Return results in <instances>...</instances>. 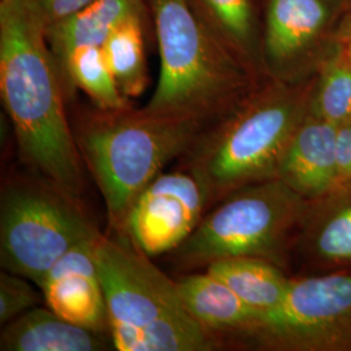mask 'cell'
<instances>
[{
    "mask_svg": "<svg viewBox=\"0 0 351 351\" xmlns=\"http://www.w3.org/2000/svg\"><path fill=\"white\" fill-rule=\"evenodd\" d=\"M176 282L189 314L219 339H239L261 313L241 301L232 289L207 271L178 277Z\"/></svg>",
    "mask_w": 351,
    "mask_h": 351,
    "instance_id": "9a60e30c",
    "label": "cell"
},
{
    "mask_svg": "<svg viewBox=\"0 0 351 351\" xmlns=\"http://www.w3.org/2000/svg\"><path fill=\"white\" fill-rule=\"evenodd\" d=\"M147 12L145 0H94L46 29L47 43L60 75L73 52L85 47H101L113 30L129 17Z\"/></svg>",
    "mask_w": 351,
    "mask_h": 351,
    "instance_id": "2e32d148",
    "label": "cell"
},
{
    "mask_svg": "<svg viewBox=\"0 0 351 351\" xmlns=\"http://www.w3.org/2000/svg\"><path fill=\"white\" fill-rule=\"evenodd\" d=\"M193 10L228 50L259 80L262 60V14L255 0H189Z\"/></svg>",
    "mask_w": 351,
    "mask_h": 351,
    "instance_id": "e0dca14e",
    "label": "cell"
},
{
    "mask_svg": "<svg viewBox=\"0 0 351 351\" xmlns=\"http://www.w3.org/2000/svg\"><path fill=\"white\" fill-rule=\"evenodd\" d=\"M108 349L103 332L65 320L51 308L34 307L7 323L1 351H101Z\"/></svg>",
    "mask_w": 351,
    "mask_h": 351,
    "instance_id": "5bb4252c",
    "label": "cell"
},
{
    "mask_svg": "<svg viewBox=\"0 0 351 351\" xmlns=\"http://www.w3.org/2000/svg\"><path fill=\"white\" fill-rule=\"evenodd\" d=\"M36 290L27 284L25 277L10 271L0 275V323L5 326L13 319L37 306Z\"/></svg>",
    "mask_w": 351,
    "mask_h": 351,
    "instance_id": "7402d4cb",
    "label": "cell"
},
{
    "mask_svg": "<svg viewBox=\"0 0 351 351\" xmlns=\"http://www.w3.org/2000/svg\"><path fill=\"white\" fill-rule=\"evenodd\" d=\"M351 0H265L262 12L264 75L297 82L316 73L335 52Z\"/></svg>",
    "mask_w": 351,
    "mask_h": 351,
    "instance_id": "9c48e42d",
    "label": "cell"
},
{
    "mask_svg": "<svg viewBox=\"0 0 351 351\" xmlns=\"http://www.w3.org/2000/svg\"><path fill=\"white\" fill-rule=\"evenodd\" d=\"M206 271L220 278L241 301L256 311H268L282 301L291 275L263 258L234 256L216 261Z\"/></svg>",
    "mask_w": 351,
    "mask_h": 351,
    "instance_id": "ac0fdd59",
    "label": "cell"
},
{
    "mask_svg": "<svg viewBox=\"0 0 351 351\" xmlns=\"http://www.w3.org/2000/svg\"><path fill=\"white\" fill-rule=\"evenodd\" d=\"M62 78L66 95L80 88L98 110L121 111L132 107L117 88L101 47H85L73 52Z\"/></svg>",
    "mask_w": 351,
    "mask_h": 351,
    "instance_id": "ffe728a7",
    "label": "cell"
},
{
    "mask_svg": "<svg viewBox=\"0 0 351 351\" xmlns=\"http://www.w3.org/2000/svg\"><path fill=\"white\" fill-rule=\"evenodd\" d=\"M237 342L259 350L351 351V272L291 276Z\"/></svg>",
    "mask_w": 351,
    "mask_h": 351,
    "instance_id": "ba28073f",
    "label": "cell"
},
{
    "mask_svg": "<svg viewBox=\"0 0 351 351\" xmlns=\"http://www.w3.org/2000/svg\"><path fill=\"white\" fill-rule=\"evenodd\" d=\"M335 55L351 66V33L336 39Z\"/></svg>",
    "mask_w": 351,
    "mask_h": 351,
    "instance_id": "d4e9b609",
    "label": "cell"
},
{
    "mask_svg": "<svg viewBox=\"0 0 351 351\" xmlns=\"http://www.w3.org/2000/svg\"><path fill=\"white\" fill-rule=\"evenodd\" d=\"M75 199L47 185L14 182L0 201V259L37 287L64 254L99 234Z\"/></svg>",
    "mask_w": 351,
    "mask_h": 351,
    "instance_id": "52a82bcc",
    "label": "cell"
},
{
    "mask_svg": "<svg viewBox=\"0 0 351 351\" xmlns=\"http://www.w3.org/2000/svg\"><path fill=\"white\" fill-rule=\"evenodd\" d=\"M160 56L147 112L204 128L237 106L261 81L213 36L189 0H145Z\"/></svg>",
    "mask_w": 351,
    "mask_h": 351,
    "instance_id": "3957f363",
    "label": "cell"
},
{
    "mask_svg": "<svg viewBox=\"0 0 351 351\" xmlns=\"http://www.w3.org/2000/svg\"><path fill=\"white\" fill-rule=\"evenodd\" d=\"M293 261L301 265L298 275L351 272V182L307 202L289 264Z\"/></svg>",
    "mask_w": 351,
    "mask_h": 351,
    "instance_id": "8fae6325",
    "label": "cell"
},
{
    "mask_svg": "<svg viewBox=\"0 0 351 351\" xmlns=\"http://www.w3.org/2000/svg\"><path fill=\"white\" fill-rule=\"evenodd\" d=\"M314 75L297 82L267 77L202 132L186 154L189 171L211 203L246 185L277 178L289 142L308 111Z\"/></svg>",
    "mask_w": 351,
    "mask_h": 351,
    "instance_id": "7a4b0ae2",
    "label": "cell"
},
{
    "mask_svg": "<svg viewBox=\"0 0 351 351\" xmlns=\"http://www.w3.org/2000/svg\"><path fill=\"white\" fill-rule=\"evenodd\" d=\"M206 128L189 119L142 110H97L75 134L84 164L101 190L110 224L123 232L139 194L176 158L188 154Z\"/></svg>",
    "mask_w": 351,
    "mask_h": 351,
    "instance_id": "277c9868",
    "label": "cell"
},
{
    "mask_svg": "<svg viewBox=\"0 0 351 351\" xmlns=\"http://www.w3.org/2000/svg\"><path fill=\"white\" fill-rule=\"evenodd\" d=\"M349 33H351V12L342 20V23H341L339 27V32L336 34V39L342 37V36H346Z\"/></svg>",
    "mask_w": 351,
    "mask_h": 351,
    "instance_id": "484cf974",
    "label": "cell"
},
{
    "mask_svg": "<svg viewBox=\"0 0 351 351\" xmlns=\"http://www.w3.org/2000/svg\"><path fill=\"white\" fill-rule=\"evenodd\" d=\"M94 0H27L46 29L81 11Z\"/></svg>",
    "mask_w": 351,
    "mask_h": 351,
    "instance_id": "603a6c76",
    "label": "cell"
},
{
    "mask_svg": "<svg viewBox=\"0 0 351 351\" xmlns=\"http://www.w3.org/2000/svg\"><path fill=\"white\" fill-rule=\"evenodd\" d=\"M0 94L24 160L77 199L85 185L84 160L46 27L27 0H0Z\"/></svg>",
    "mask_w": 351,
    "mask_h": 351,
    "instance_id": "6da1fadb",
    "label": "cell"
},
{
    "mask_svg": "<svg viewBox=\"0 0 351 351\" xmlns=\"http://www.w3.org/2000/svg\"><path fill=\"white\" fill-rule=\"evenodd\" d=\"M337 125L306 113L278 167L277 178L311 202L337 185Z\"/></svg>",
    "mask_w": 351,
    "mask_h": 351,
    "instance_id": "4fadbf2b",
    "label": "cell"
},
{
    "mask_svg": "<svg viewBox=\"0 0 351 351\" xmlns=\"http://www.w3.org/2000/svg\"><path fill=\"white\" fill-rule=\"evenodd\" d=\"M307 201L280 178L237 189L204 213L189 239L176 249L184 267H207L234 256L263 258L288 268L291 245Z\"/></svg>",
    "mask_w": 351,
    "mask_h": 351,
    "instance_id": "8992f818",
    "label": "cell"
},
{
    "mask_svg": "<svg viewBox=\"0 0 351 351\" xmlns=\"http://www.w3.org/2000/svg\"><path fill=\"white\" fill-rule=\"evenodd\" d=\"M210 204L207 190L190 171L162 173L133 203L123 232L142 254L162 255L189 239Z\"/></svg>",
    "mask_w": 351,
    "mask_h": 351,
    "instance_id": "30bf717a",
    "label": "cell"
},
{
    "mask_svg": "<svg viewBox=\"0 0 351 351\" xmlns=\"http://www.w3.org/2000/svg\"><path fill=\"white\" fill-rule=\"evenodd\" d=\"M99 236L64 254L38 288L53 313L71 323L104 332L108 330V313L95 259Z\"/></svg>",
    "mask_w": 351,
    "mask_h": 351,
    "instance_id": "7c38bea8",
    "label": "cell"
},
{
    "mask_svg": "<svg viewBox=\"0 0 351 351\" xmlns=\"http://www.w3.org/2000/svg\"><path fill=\"white\" fill-rule=\"evenodd\" d=\"M146 14L129 17L101 46L117 88L129 101L139 98L149 85L143 29Z\"/></svg>",
    "mask_w": 351,
    "mask_h": 351,
    "instance_id": "d6986e66",
    "label": "cell"
},
{
    "mask_svg": "<svg viewBox=\"0 0 351 351\" xmlns=\"http://www.w3.org/2000/svg\"><path fill=\"white\" fill-rule=\"evenodd\" d=\"M308 112L335 125L351 120V66L335 52L315 73Z\"/></svg>",
    "mask_w": 351,
    "mask_h": 351,
    "instance_id": "44dd1931",
    "label": "cell"
},
{
    "mask_svg": "<svg viewBox=\"0 0 351 351\" xmlns=\"http://www.w3.org/2000/svg\"><path fill=\"white\" fill-rule=\"evenodd\" d=\"M336 154H337V185L349 184L351 182V120L337 125Z\"/></svg>",
    "mask_w": 351,
    "mask_h": 351,
    "instance_id": "cb8c5ba5",
    "label": "cell"
},
{
    "mask_svg": "<svg viewBox=\"0 0 351 351\" xmlns=\"http://www.w3.org/2000/svg\"><path fill=\"white\" fill-rule=\"evenodd\" d=\"M95 259L114 349L210 351L221 345L189 314L176 280L151 263L150 256L101 234Z\"/></svg>",
    "mask_w": 351,
    "mask_h": 351,
    "instance_id": "5b68a950",
    "label": "cell"
}]
</instances>
